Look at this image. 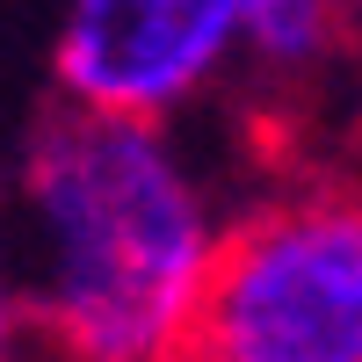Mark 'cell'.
I'll list each match as a JSON object with an SVG mask.
<instances>
[{"instance_id": "5b68a950", "label": "cell", "mask_w": 362, "mask_h": 362, "mask_svg": "<svg viewBox=\"0 0 362 362\" xmlns=\"http://www.w3.org/2000/svg\"><path fill=\"white\" fill-rule=\"evenodd\" d=\"M0 362H8V297H0Z\"/></svg>"}, {"instance_id": "277c9868", "label": "cell", "mask_w": 362, "mask_h": 362, "mask_svg": "<svg viewBox=\"0 0 362 362\" xmlns=\"http://www.w3.org/2000/svg\"><path fill=\"white\" fill-rule=\"evenodd\" d=\"M239 22L254 29L268 58H319L326 51V0H239Z\"/></svg>"}, {"instance_id": "3957f363", "label": "cell", "mask_w": 362, "mask_h": 362, "mask_svg": "<svg viewBox=\"0 0 362 362\" xmlns=\"http://www.w3.org/2000/svg\"><path fill=\"white\" fill-rule=\"evenodd\" d=\"M239 0H73L58 80L80 109L160 116L218 66Z\"/></svg>"}, {"instance_id": "7a4b0ae2", "label": "cell", "mask_w": 362, "mask_h": 362, "mask_svg": "<svg viewBox=\"0 0 362 362\" xmlns=\"http://www.w3.org/2000/svg\"><path fill=\"white\" fill-rule=\"evenodd\" d=\"M160 362H362V218L305 189L210 232Z\"/></svg>"}, {"instance_id": "6da1fadb", "label": "cell", "mask_w": 362, "mask_h": 362, "mask_svg": "<svg viewBox=\"0 0 362 362\" xmlns=\"http://www.w3.org/2000/svg\"><path fill=\"white\" fill-rule=\"evenodd\" d=\"M29 203L51 239L44 334L73 362H160L210 254V218L145 116L51 109L29 145Z\"/></svg>"}]
</instances>
